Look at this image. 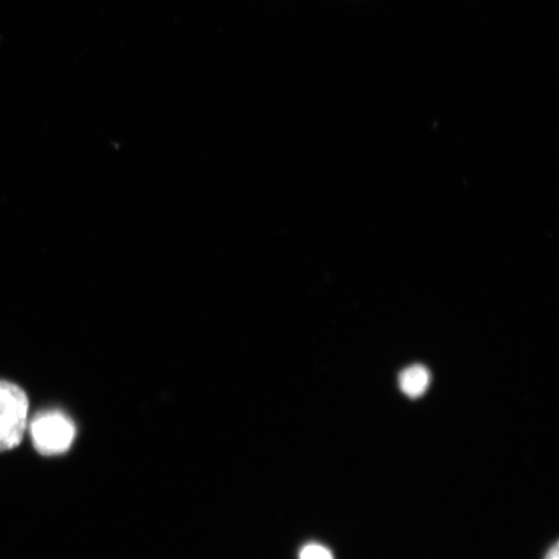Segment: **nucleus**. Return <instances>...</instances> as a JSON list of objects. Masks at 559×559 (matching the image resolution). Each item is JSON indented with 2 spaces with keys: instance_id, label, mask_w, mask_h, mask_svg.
Masks as SVG:
<instances>
[{
  "instance_id": "nucleus-1",
  "label": "nucleus",
  "mask_w": 559,
  "mask_h": 559,
  "mask_svg": "<svg viewBox=\"0 0 559 559\" xmlns=\"http://www.w3.org/2000/svg\"><path fill=\"white\" fill-rule=\"evenodd\" d=\"M34 449L44 456H59L67 453L75 440L73 419L61 411L41 412L29 425Z\"/></svg>"
},
{
  "instance_id": "nucleus-2",
  "label": "nucleus",
  "mask_w": 559,
  "mask_h": 559,
  "mask_svg": "<svg viewBox=\"0 0 559 559\" xmlns=\"http://www.w3.org/2000/svg\"><path fill=\"white\" fill-rule=\"evenodd\" d=\"M29 416V400L17 384L0 381V452L11 451L23 440Z\"/></svg>"
},
{
  "instance_id": "nucleus-3",
  "label": "nucleus",
  "mask_w": 559,
  "mask_h": 559,
  "mask_svg": "<svg viewBox=\"0 0 559 559\" xmlns=\"http://www.w3.org/2000/svg\"><path fill=\"white\" fill-rule=\"evenodd\" d=\"M430 383L429 370L423 366H412L401 374L400 384L403 393L411 397L421 396Z\"/></svg>"
},
{
  "instance_id": "nucleus-4",
  "label": "nucleus",
  "mask_w": 559,
  "mask_h": 559,
  "mask_svg": "<svg viewBox=\"0 0 559 559\" xmlns=\"http://www.w3.org/2000/svg\"><path fill=\"white\" fill-rule=\"evenodd\" d=\"M299 559H333V556L330 550L321 547V545L310 544L300 551Z\"/></svg>"
},
{
  "instance_id": "nucleus-5",
  "label": "nucleus",
  "mask_w": 559,
  "mask_h": 559,
  "mask_svg": "<svg viewBox=\"0 0 559 559\" xmlns=\"http://www.w3.org/2000/svg\"><path fill=\"white\" fill-rule=\"evenodd\" d=\"M558 551H559L558 544H555L554 547H551L548 550V554H547V556H545L544 559H559Z\"/></svg>"
}]
</instances>
